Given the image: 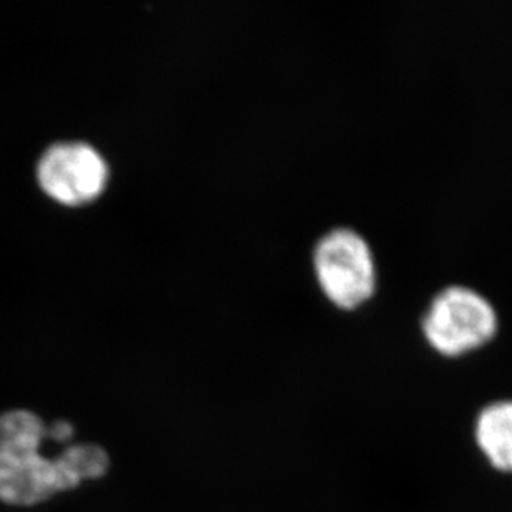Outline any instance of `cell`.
Wrapping results in <instances>:
<instances>
[{"label": "cell", "mask_w": 512, "mask_h": 512, "mask_svg": "<svg viewBox=\"0 0 512 512\" xmlns=\"http://www.w3.org/2000/svg\"><path fill=\"white\" fill-rule=\"evenodd\" d=\"M421 327L436 352L445 357H459L493 339L498 332V314L478 290L450 285L433 297Z\"/></svg>", "instance_id": "cell-1"}, {"label": "cell", "mask_w": 512, "mask_h": 512, "mask_svg": "<svg viewBox=\"0 0 512 512\" xmlns=\"http://www.w3.org/2000/svg\"><path fill=\"white\" fill-rule=\"evenodd\" d=\"M320 289L342 309L367 302L377 287L372 247L352 228H335L320 237L314 249Z\"/></svg>", "instance_id": "cell-2"}, {"label": "cell", "mask_w": 512, "mask_h": 512, "mask_svg": "<svg viewBox=\"0 0 512 512\" xmlns=\"http://www.w3.org/2000/svg\"><path fill=\"white\" fill-rule=\"evenodd\" d=\"M39 183L58 203H90L107 186L108 168L97 150L83 143L52 146L39 163Z\"/></svg>", "instance_id": "cell-3"}, {"label": "cell", "mask_w": 512, "mask_h": 512, "mask_svg": "<svg viewBox=\"0 0 512 512\" xmlns=\"http://www.w3.org/2000/svg\"><path fill=\"white\" fill-rule=\"evenodd\" d=\"M62 494H67V489L49 451L0 463V504L5 508L35 509Z\"/></svg>", "instance_id": "cell-4"}, {"label": "cell", "mask_w": 512, "mask_h": 512, "mask_svg": "<svg viewBox=\"0 0 512 512\" xmlns=\"http://www.w3.org/2000/svg\"><path fill=\"white\" fill-rule=\"evenodd\" d=\"M47 421L29 408L0 411V463H10L49 451Z\"/></svg>", "instance_id": "cell-5"}, {"label": "cell", "mask_w": 512, "mask_h": 512, "mask_svg": "<svg viewBox=\"0 0 512 512\" xmlns=\"http://www.w3.org/2000/svg\"><path fill=\"white\" fill-rule=\"evenodd\" d=\"M474 440L496 471L512 476V400L484 406L476 418Z\"/></svg>", "instance_id": "cell-6"}, {"label": "cell", "mask_w": 512, "mask_h": 512, "mask_svg": "<svg viewBox=\"0 0 512 512\" xmlns=\"http://www.w3.org/2000/svg\"><path fill=\"white\" fill-rule=\"evenodd\" d=\"M62 474L67 493L107 478L112 469V456L105 446L95 441L77 440L62 450L52 451Z\"/></svg>", "instance_id": "cell-7"}, {"label": "cell", "mask_w": 512, "mask_h": 512, "mask_svg": "<svg viewBox=\"0 0 512 512\" xmlns=\"http://www.w3.org/2000/svg\"><path fill=\"white\" fill-rule=\"evenodd\" d=\"M77 426L65 418L47 421V448L58 451L77 441Z\"/></svg>", "instance_id": "cell-8"}]
</instances>
